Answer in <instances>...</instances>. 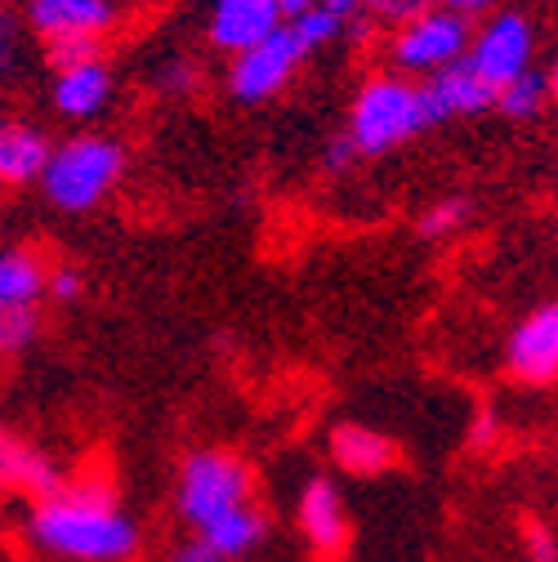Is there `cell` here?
I'll return each mask as SVG.
<instances>
[{
	"instance_id": "17",
	"label": "cell",
	"mask_w": 558,
	"mask_h": 562,
	"mask_svg": "<svg viewBox=\"0 0 558 562\" xmlns=\"http://www.w3.org/2000/svg\"><path fill=\"white\" fill-rule=\"evenodd\" d=\"M49 295V268L23 246L0 250V308H36Z\"/></svg>"
},
{
	"instance_id": "4",
	"label": "cell",
	"mask_w": 558,
	"mask_h": 562,
	"mask_svg": "<svg viewBox=\"0 0 558 562\" xmlns=\"http://www.w3.org/2000/svg\"><path fill=\"white\" fill-rule=\"evenodd\" d=\"M255 505L250 469L228 451H192L175 482V509L188 531H205L220 518Z\"/></svg>"
},
{
	"instance_id": "20",
	"label": "cell",
	"mask_w": 558,
	"mask_h": 562,
	"mask_svg": "<svg viewBox=\"0 0 558 562\" xmlns=\"http://www.w3.org/2000/svg\"><path fill=\"white\" fill-rule=\"evenodd\" d=\"M469 215H473V201H469V196H443L438 205L425 210L415 228H421V237H429V241H443V237L460 233V228L469 224Z\"/></svg>"
},
{
	"instance_id": "32",
	"label": "cell",
	"mask_w": 558,
	"mask_h": 562,
	"mask_svg": "<svg viewBox=\"0 0 558 562\" xmlns=\"http://www.w3.org/2000/svg\"><path fill=\"white\" fill-rule=\"evenodd\" d=\"M277 5H282V19H287V23H295L300 14L317 10V5H322V0H277Z\"/></svg>"
},
{
	"instance_id": "15",
	"label": "cell",
	"mask_w": 558,
	"mask_h": 562,
	"mask_svg": "<svg viewBox=\"0 0 558 562\" xmlns=\"http://www.w3.org/2000/svg\"><path fill=\"white\" fill-rule=\"evenodd\" d=\"M49 138L14 116H0V183L5 188H23V183H41L45 166H49Z\"/></svg>"
},
{
	"instance_id": "11",
	"label": "cell",
	"mask_w": 558,
	"mask_h": 562,
	"mask_svg": "<svg viewBox=\"0 0 558 562\" xmlns=\"http://www.w3.org/2000/svg\"><path fill=\"white\" fill-rule=\"evenodd\" d=\"M282 5L277 0H215L211 5V41L224 54H246L282 27Z\"/></svg>"
},
{
	"instance_id": "28",
	"label": "cell",
	"mask_w": 558,
	"mask_h": 562,
	"mask_svg": "<svg viewBox=\"0 0 558 562\" xmlns=\"http://www.w3.org/2000/svg\"><path fill=\"white\" fill-rule=\"evenodd\" d=\"M527 553H532V562H558V540H554V531L545 527V522H527Z\"/></svg>"
},
{
	"instance_id": "3",
	"label": "cell",
	"mask_w": 558,
	"mask_h": 562,
	"mask_svg": "<svg viewBox=\"0 0 558 562\" xmlns=\"http://www.w3.org/2000/svg\"><path fill=\"white\" fill-rule=\"evenodd\" d=\"M125 175V148L108 134H77L49 153V166L41 175V192L67 210V215H86L99 201L112 196V188Z\"/></svg>"
},
{
	"instance_id": "33",
	"label": "cell",
	"mask_w": 558,
	"mask_h": 562,
	"mask_svg": "<svg viewBox=\"0 0 558 562\" xmlns=\"http://www.w3.org/2000/svg\"><path fill=\"white\" fill-rule=\"evenodd\" d=\"M545 86H549V103H558V58L549 63V72H545Z\"/></svg>"
},
{
	"instance_id": "29",
	"label": "cell",
	"mask_w": 558,
	"mask_h": 562,
	"mask_svg": "<svg viewBox=\"0 0 558 562\" xmlns=\"http://www.w3.org/2000/svg\"><path fill=\"white\" fill-rule=\"evenodd\" d=\"M19 63V23L10 10H0V72H10Z\"/></svg>"
},
{
	"instance_id": "12",
	"label": "cell",
	"mask_w": 558,
	"mask_h": 562,
	"mask_svg": "<svg viewBox=\"0 0 558 562\" xmlns=\"http://www.w3.org/2000/svg\"><path fill=\"white\" fill-rule=\"evenodd\" d=\"M496 99H501V90L492 81H482L469 63H456V67H447V72L425 81V103H429L434 125L456 121V116H478L487 108H496Z\"/></svg>"
},
{
	"instance_id": "30",
	"label": "cell",
	"mask_w": 558,
	"mask_h": 562,
	"mask_svg": "<svg viewBox=\"0 0 558 562\" xmlns=\"http://www.w3.org/2000/svg\"><path fill=\"white\" fill-rule=\"evenodd\" d=\"M161 86H166L170 94H188V90L197 86L192 63H170V67H166V77H161Z\"/></svg>"
},
{
	"instance_id": "27",
	"label": "cell",
	"mask_w": 558,
	"mask_h": 562,
	"mask_svg": "<svg viewBox=\"0 0 558 562\" xmlns=\"http://www.w3.org/2000/svg\"><path fill=\"white\" fill-rule=\"evenodd\" d=\"M358 144H354V138H348V134H335L331 138V144L322 148V170H331V175H344V170H354L358 166Z\"/></svg>"
},
{
	"instance_id": "31",
	"label": "cell",
	"mask_w": 558,
	"mask_h": 562,
	"mask_svg": "<svg viewBox=\"0 0 558 562\" xmlns=\"http://www.w3.org/2000/svg\"><path fill=\"white\" fill-rule=\"evenodd\" d=\"M438 5H447V10H456L465 19H478V14H496L501 0H438Z\"/></svg>"
},
{
	"instance_id": "21",
	"label": "cell",
	"mask_w": 558,
	"mask_h": 562,
	"mask_svg": "<svg viewBox=\"0 0 558 562\" xmlns=\"http://www.w3.org/2000/svg\"><path fill=\"white\" fill-rule=\"evenodd\" d=\"M41 330L36 308H0V358H19Z\"/></svg>"
},
{
	"instance_id": "26",
	"label": "cell",
	"mask_w": 558,
	"mask_h": 562,
	"mask_svg": "<svg viewBox=\"0 0 558 562\" xmlns=\"http://www.w3.org/2000/svg\"><path fill=\"white\" fill-rule=\"evenodd\" d=\"M170 562H228L211 540H205L201 531H188L175 549H170Z\"/></svg>"
},
{
	"instance_id": "2",
	"label": "cell",
	"mask_w": 558,
	"mask_h": 562,
	"mask_svg": "<svg viewBox=\"0 0 558 562\" xmlns=\"http://www.w3.org/2000/svg\"><path fill=\"white\" fill-rule=\"evenodd\" d=\"M434 125L429 103H425V86H415L402 72H384L362 81V90L354 94L348 108V138L358 144L362 157H384L402 144H411L415 134H425Z\"/></svg>"
},
{
	"instance_id": "18",
	"label": "cell",
	"mask_w": 558,
	"mask_h": 562,
	"mask_svg": "<svg viewBox=\"0 0 558 562\" xmlns=\"http://www.w3.org/2000/svg\"><path fill=\"white\" fill-rule=\"evenodd\" d=\"M201 536L211 540L228 562H246V558L268 540V514H264L259 505H246V509L220 518L215 527H205Z\"/></svg>"
},
{
	"instance_id": "1",
	"label": "cell",
	"mask_w": 558,
	"mask_h": 562,
	"mask_svg": "<svg viewBox=\"0 0 558 562\" xmlns=\"http://www.w3.org/2000/svg\"><path fill=\"white\" fill-rule=\"evenodd\" d=\"M23 531L54 562H130L138 553V522L103 482H63L27 509Z\"/></svg>"
},
{
	"instance_id": "23",
	"label": "cell",
	"mask_w": 558,
	"mask_h": 562,
	"mask_svg": "<svg viewBox=\"0 0 558 562\" xmlns=\"http://www.w3.org/2000/svg\"><path fill=\"white\" fill-rule=\"evenodd\" d=\"M438 5V0H362V14L371 23H389V27H402L411 19H421Z\"/></svg>"
},
{
	"instance_id": "19",
	"label": "cell",
	"mask_w": 558,
	"mask_h": 562,
	"mask_svg": "<svg viewBox=\"0 0 558 562\" xmlns=\"http://www.w3.org/2000/svg\"><path fill=\"white\" fill-rule=\"evenodd\" d=\"M549 103V86H545V77L536 72H523L518 81H510V86H501V99H496V108L510 116V121H532V116H540V108Z\"/></svg>"
},
{
	"instance_id": "10",
	"label": "cell",
	"mask_w": 558,
	"mask_h": 562,
	"mask_svg": "<svg viewBox=\"0 0 558 562\" xmlns=\"http://www.w3.org/2000/svg\"><path fill=\"white\" fill-rule=\"evenodd\" d=\"M295 518H300V531H304V540H309V549L317 558L344 553V544H348V509H344V496H339V486L331 477L317 473V477L304 482Z\"/></svg>"
},
{
	"instance_id": "5",
	"label": "cell",
	"mask_w": 558,
	"mask_h": 562,
	"mask_svg": "<svg viewBox=\"0 0 558 562\" xmlns=\"http://www.w3.org/2000/svg\"><path fill=\"white\" fill-rule=\"evenodd\" d=\"M469 45H473V23L465 14H456V10H447V5H434L429 14L393 27L384 54L393 63V72L429 81V77L447 72V67L465 63Z\"/></svg>"
},
{
	"instance_id": "7",
	"label": "cell",
	"mask_w": 558,
	"mask_h": 562,
	"mask_svg": "<svg viewBox=\"0 0 558 562\" xmlns=\"http://www.w3.org/2000/svg\"><path fill=\"white\" fill-rule=\"evenodd\" d=\"M304 58H309L304 41L295 36L291 23H282L268 41L237 54L233 72H228V90H233L237 103H268L272 94H282L291 86V77L300 72Z\"/></svg>"
},
{
	"instance_id": "16",
	"label": "cell",
	"mask_w": 558,
	"mask_h": 562,
	"mask_svg": "<svg viewBox=\"0 0 558 562\" xmlns=\"http://www.w3.org/2000/svg\"><path fill=\"white\" fill-rule=\"evenodd\" d=\"M331 460L348 477H376V473L393 469L398 447L384 434H376L371 425H339V429H331Z\"/></svg>"
},
{
	"instance_id": "22",
	"label": "cell",
	"mask_w": 558,
	"mask_h": 562,
	"mask_svg": "<svg viewBox=\"0 0 558 562\" xmlns=\"http://www.w3.org/2000/svg\"><path fill=\"white\" fill-rule=\"evenodd\" d=\"M291 27H295V36L304 41V49H309V54H313V49H322V45H335L339 36H348V23H344L335 10H326V5H317V10L300 14Z\"/></svg>"
},
{
	"instance_id": "6",
	"label": "cell",
	"mask_w": 558,
	"mask_h": 562,
	"mask_svg": "<svg viewBox=\"0 0 558 562\" xmlns=\"http://www.w3.org/2000/svg\"><path fill=\"white\" fill-rule=\"evenodd\" d=\"M532 58H536V27L518 10L487 14V23L473 27V45L465 54V63L496 90L518 81L523 72H532Z\"/></svg>"
},
{
	"instance_id": "8",
	"label": "cell",
	"mask_w": 558,
	"mask_h": 562,
	"mask_svg": "<svg viewBox=\"0 0 558 562\" xmlns=\"http://www.w3.org/2000/svg\"><path fill=\"white\" fill-rule=\"evenodd\" d=\"M27 23L49 41H103L116 23V0H27Z\"/></svg>"
},
{
	"instance_id": "25",
	"label": "cell",
	"mask_w": 558,
	"mask_h": 562,
	"mask_svg": "<svg viewBox=\"0 0 558 562\" xmlns=\"http://www.w3.org/2000/svg\"><path fill=\"white\" fill-rule=\"evenodd\" d=\"M81 291H86V277H81V268H72V263H58V268H49V300H58V304H72V300H81Z\"/></svg>"
},
{
	"instance_id": "24",
	"label": "cell",
	"mask_w": 558,
	"mask_h": 562,
	"mask_svg": "<svg viewBox=\"0 0 558 562\" xmlns=\"http://www.w3.org/2000/svg\"><path fill=\"white\" fill-rule=\"evenodd\" d=\"M45 54H49V63H54V72H67V67L99 58V41H49Z\"/></svg>"
},
{
	"instance_id": "13",
	"label": "cell",
	"mask_w": 558,
	"mask_h": 562,
	"mask_svg": "<svg viewBox=\"0 0 558 562\" xmlns=\"http://www.w3.org/2000/svg\"><path fill=\"white\" fill-rule=\"evenodd\" d=\"M112 94H116V81H112V67L103 58L77 63V67H67V72L54 77V108L67 121H90V116L108 112Z\"/></svg>"
},
{
	"instance_id": "9",
	"label": "cell",
	"mask_w": 558,
	"mask_h": 562,
	"mask_svg": "<svg viewBox=\"0 0 558 562\" xmlns=\"http://www.w3.org/2000/svg\"><path fill=\"white\" fill-rule=\"evenodd\" d=\"M505 362L523 384H554L558 380V304H545L514 326Z\"/></svg>"
},
{
	"instance_id": "14",
	"label": "cell",
	"mask_w": 558,
	"mask_h": 562,
	"mask_svg": "<svg viewBox=\"0 0 558 562\" xmlns=\"http://www.w3.org/2000/svg\"><path fill=\"white\" fill-rule=\"evenodd\" d=\"M58 486H63V473L45 451H36L32 442L14 438L10 429H0V496H10V491H27V496L41 501Z\"/></svg>"
}]
</instances>
